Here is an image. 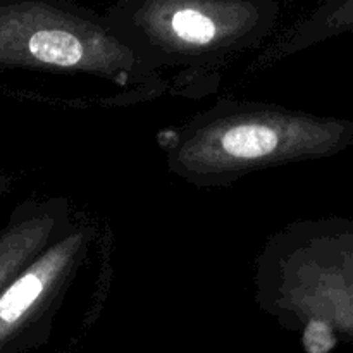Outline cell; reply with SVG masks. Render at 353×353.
<instances>
[{"label": "cell", "mask_w": 353, "mask_h": 353, "mask_svg": "<svg viewBox=\"0 0 353 353\" xmlns=\"http://www.w3.org/2000/svg\"><path fill=\"white\" fill-rule=\"evenodd\" d=\"M165 168L200 190L230 188L255 172L330 159L353 145V121L279 103L221 99L155 134Z\"/></svg>", "instance_id": "cell-1"}, {"label": "cell", "mask_w": 353, "mask_h": 353, "mask_svg": "<svg viewBox=\"0 0 353 353\" xmlns=\"http://www.w3.org/2000/svg\"><path fill=\"white\" fill-rule=\"evenodd\" d=\"M345 33H353V0H324L265 45L250 64V72L265 71L285 59Z\"/></svg>", "instance_id": "cell-4"}, {"label": "cell", "mask_w": 353, "mask_h": 353, "mask_svg": "<svg viewBox=\"0 0 353 353\" xmlns=\"http://www.w3.org/2000/svg\"><path fill=\"white\" fill-rule=\"evenodd\" d=\"M257 300L278 312L296 310L353 338V217L292 221L262 245L254 268Z\"/></svg>", "instance_id": "cell-3"}, {"label": "cell", "mask_w": 353, "mask_h": 353, "mask_svg": "<svg viewBox=\"0 0 353 353\" xmlns=\"http://www.w3.org/2000/svg\"><path fill=\"white\" fill-rule=\"evenodd\" d=\"M114 33L152 71L207 74L264 48L281 19L278 0H114Z\"/></svg>", "instance_id": "cell-2"}]
</instances>
